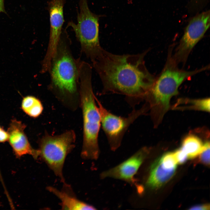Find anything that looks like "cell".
<instances>
[{
    "label": "cell",
    "instance_id": "cell-7",
    "mask_svg": "<svg viewBox=\"0 0 210 210\" xmlns=\"http://www.w3.org/2000/svg\"><path fill=\"white\" fill-rule=\"evenodd\" d=\"M101 118L102 126L111 150L115 151L120 146L129 127L147 110L146 105L139 109H133L126 117L116 115L106 109L96 98Z\"/></svg>",
    "mask_w": 210,
    "mask_h": 210
},
{
    "label": "cell",
    "instance_id": "cell-17",
    "mask_svg": "<svg viewBox=\"0 0 210 210\" xmlns=\"http://www.w3.org/2000/svg\"><path fill=\"white\" fill-rule=\"evenodd\" d=\"M159 159L165 169L170 170L176 169L178 163L174 152L167 153Z\"/></svg>",
    "mask_w": 210,
    "mask_h": 210
},
{
    "label": "cell",
    "instance_id": "cell-6",
    "mask_svg": "<svg viewBox=\"0 0 210 210\" xmlns=\"http://www.w3.org/2000/svg\"><path fill=\"white\" fill-rule=\"evenodd\" d=\"M175 63H168L158 79L154 81L147 95L150 94L155 103L160 105L164 111L169 108L171 99L178 93V89L187 78L204 70L186 71L180 70L175 67Z\"/></svg>",
    "mask_w": 210,
    "mask_h": 210
},
{
    "label": "cell",
    "instance_id": "cell-12",
    "mask_svg": "<svg viewBox=\"0 0 210 210\" xmlns=\"http://www.w3.org/2000/svg\"><path fill=\"white\" fill-rule=\"evenodd\" d=\"M62 188L60 190L52 186H48L47 190L54 194L61 201V205L64 210H95L93 206L77 198L70 185L63 183Z\"/></svg>",
    "mask_w": 210,
    "mask_h": 210
},
{
    "label": "cell",
    "instance_id": "cell-23",
    "mask_svg": "<svg viewBox=\"0 0 210 210\" xmlns=\"http://www.w3.org/2000/svg\"><path fill=\"white\" fill-rule=\"evenodd\" d=\"M1 206V203L0 202V206Z\"/></svg>",
    "mask_w": 210,
    "mask_h": 210
},
{
    "label": "cell",
    "instance_id": "cell-18",
    "mask_svg": "<svg viewBox=\"0 0 210 210\" xmlns=\"http://www.w3.org/2000/svg\"><path fill=\"white\" fill-rule=\"evenodd\" d=\"M201 162L205 164H210V142L207 141L204 144L203 150L199 155Z\"/></svg>",
    "mask_w": 210,
    "mask_h": 210
},
{
    "label": "cell",
    "instance_id": "cell-20",
    "mask_svg": "<svg viewBox=\"0 0 210 210\" xmlns=\"http://www.w3.org/2000/svg\"><path fill=\"white\" fill-rule=\"evenodd\" d=\"M8 135L7 132L5 131L0 127V142H4L8 140Z\"/></svg>",
    "mask_w": 210,
    "mask_h": 210
},
{
    "label": "cell",
    "instance_id": "cell-10",
    "mask_svg": "<svg viewBox=\"0 0 210 210\" xmlns=\"http://www.w3.org/2000/svg\"><path fill=\"white\" fill-rule=\"evenodd\" d=\"M148 149L143 147L129 158L114 167L104 171L100 174V178H107L123 180L133 183L134 175L147 155Z\"/></svg>",
    "mask_w": 210,
    "mask_h": 210
},
{
    "label": "cell",
    "instance_id": "cell-19",
    "mask_svg": "<svg viewBox=\"0 0 210 210\" xmlns=\"http://www.w3.org/2000/svg\"><path fill=\"white\" fill-rule=\"evenodd\" d=\"M174 153L177 163H184L188 159L187 155L180 148L175 151Z\"/></svg>",
    "mask_w": 210,
    "mask_h": 210
},
{
    "label": "cell",
    "instance_id": "cell-22",
    "mask_svg": "<svg viewBox=\"0 0 210 210\" xmlns=\"http://www.w3.org/2000/svg\"><path fill=\"white\" fill-rule=\"evenodd\" d=\"M6 13L5 8L4 0H0V13Z\"/></svg>",
    "mask_w": 210,
    "mask_h": 210
},
{
    "label": "cell",
    "instance_id": "cell-13",
    "mask_svg": "<svg viewBox=\"0 0 210 210\" xmlns=\"http://www.w3.org/2000/svg\"><path fill=\"white\" fill-rule=\"evenodd\" d=\"M176 169L168 170L162 164L159 159L151 165L146 185L150 188L160 187L168 181L174 175Z\"/></svg>",
    "mask_w": 210,
    "mask_h": 210
},
{
    "label": "cell",
    "instance_id": "cell-21",
    "mask_svg": "<svg viewBox=\"0 0 210 210\" xmlns=\"http://www.w3.org/2000/svg\"><path fill=\"white\" fill-rule=\"evenodd\" d=\"M191 210H209L210 205L208 204L199 205L193 206L190 209Z\"/></svg>",
    "mask_w": 210,
    "mask_h": 210
},
{
    "label": "cell",
    "instance_id": "cell-14",
    "mask_svg": "<svg viewBox=\"0 0 210 210\" xmlns=\"http://www.w3.org/2000/svg\"><path fill=\"white\" fill-rule=\"evenodd\" d=\"M204 145L199 137L190 134L184 138L180 148L187 155L188 159H192L200 154L203 149Z\"/></svg>",
    "mask_w": 210,
    "mask_h": 210
},
{
    "label": "cell",
    "instance_id": "cell-8",
    "mask_svg": "<svg viewBox=\"0 0 210 210\" xmlns=\"http://www.w3.org/2000/svg\"><path fill=\"white\" fill-rule=\"evenodd\" d=\"M210 26L209 11L194 17L189 22L174 56L176 62L184 63L193 48L202 38Z\"/></svg>",
    "mask_w": 210,
    "mask_h": 210
},
{
    "label": "cell",
    "instance_id": "cell-11",
    "mask_svg": "<svg viewBox=\"0 0 210 210\" xmlns=\"http://www.w3.org/2000/svg\"><path fill=\"white\" fill-rule=\"evenodd\" d=\"M25 128L26 125L21 121L12 120L7 132L8 140L16 156L20 157L29 155L37 159L39 156V151L31 146L24 132Z\"/></svg>",
    "mask_w": 210,
    "mask_h": 210
},
{
    "label": "cell",
    "instance_id": "cell-2",
    "mask_svg": "<svg viewBox=\"0 0 210 210\" xmlns=\"http://www.w3.org/2000/svg\"><path fill=\"white\" fill-rule=\"evenodd\" d=\"M71 41L66 31H62L48 72L49 90L63 104L75 110L80 104L79 64L71 48Z\"/></svg>",
    "mask_w": 210,
    "mask_h": 210
},
{
    "label": "cell",
    "instance_id": "cell-1",
    "mask_svg": "<svg viewBox=\"0 0 210 210\" xmlns=\"http://www.w3.org/2000/svg\"><path fill=\"white\" fill-rule=\"evenodd\" d=\"M145 54L118 55L103 48L92 62L102 85L100 94L123 95L133 108L145 99L155 81L145 65Z\"/></svg>",
    "mask_w": 210,
    "mask_h": 210
},
{
    "label": "cell",
    "instance_id": "cell-9",
    "mask_svg": "<svg viewBox=\"0 0 210 210\" xmlns=\"http://www.w3.org/2000/svg\"><path fill=\"white\" fill-rule=\"evenodd\" d=\"M64 3L65 0H51L48 3L50 32L47 50L41 62L40 71L42 73L49 71L52 60L60 38L64 21L63 7Z\"/></svg>",
    "mask_w": 210,
    "mask_h": 210
},
{
    "label": "cell",
    "instance_id": "cell-4",
    "mask_svg": "<svg viewBox=\"0 0 210 210\" xmlns=\"http://www.w3.org/2000/svg\"><path fill=\"white\" fill-rule=\"evenodd\" d=\"M79 6L77 24L70 21L67 27L72 28L80 43L81 52L92 62L103 49L99 39V20L102 16L95 14L90 10L87 0H80Z\"/></svg>",
    "mask_w": 210,
    "mask_h": 210
},
{
    "label": "cell",
    "instance_id": "cell-3",
    "mask_svg": "<svg viewBox=\"0 0 210 210\" xmlns=\"http://www.w3.org/2000/svg\"><path fill=\"white\" fill-rule=\"evenodd\" d=\"M92 68L83 66L80 69V104L83 123V141L81 156L85 160H97L100 154L98 136L101 118L93 92Z\"/></svg>",
    "mask_w": 210,
    "mask_h": 210
},
{
    "label": "cell",
    "instance_id": "cell-15",
    "mask_svg": "<svg viewBox=\"0 0 210 210\" xmlns=\"http://www.w3.org/2000/svg\"><path fill=\"white\" fill-rule=\"evenodd\" d=\"M22 108L26 114L34 118L38 117L43 110V105L40 100L32 96H27L23 98Z\"/></svg>",
    "mask_w": 210,
    "mask_h": 210
},
{
    "label": "cell",
    "instance_id": "cell-5",
    "mask_svg": "<svg viewBox=\"0 0 210 210\" xmlns=\"http://www.w3.org/2000/svg\"><path fill=\"white\" fill-rule=\"evenodd\" d=\"M76 138L74 131L70 130L56 135L45 133L38 141L39 156L63 183L64 162L75 147Z\"/></svg>",
    "mask_w": 210,
    "mask_h": 210
},
{
    "label": "cell",
    "instance_id": "cell-16",
    "mask_svg": "<svg viewBox=\"0 0 210 210\" xmlns=\"http://www.w3.org/2000/svg\"><path fill=\"white\" fill-rule=\"evenodd\" d=\"M186 104L182 108L202 110L209 112L210 111V99L184 100Z\"/></svg>",
    "mask_w": 210,
    "mask_h": 210
}]
</instances>
